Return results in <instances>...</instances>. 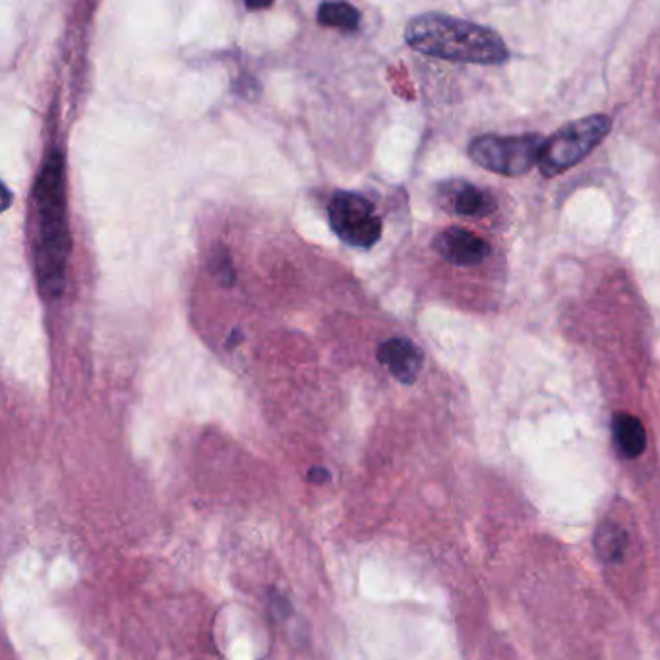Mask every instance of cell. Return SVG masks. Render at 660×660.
<instances>
[{
	"label": "cell",
	"mask_w": 660,
	"mask_h": 660,
	"mask_svg": "<svg viewBox=\"0 0 660 660\" xmlns=\"http://www.w3.org/2000/svg\"><path fill=\"white\" fill-rule=\"evenodd\" d=\"M37 210V237L34 259L37 281L46 296L63 293L66 279V262L71 254V232L66 219L64 198L63 155L54 150L34 190Z\"/></svg>",
	"instance_id": "1"
},
{
	"label": "cell",
	"mask_w": 660,
	"mask_h": 660,
	"mask_svg": "<svg viewBox=\"0 0 660 660\" xmlns=\"http://www.w3.org/2000/svg\"><path fill=\"white\" fill-rule=\"evenodd\" d=\"M308 479H310L314 484H323V482L330 479V474H328V471H326V469H321V467H316V469H313V471L308 473Z\"/></svg>",
	"instance_id": "12"
},
{
	"label": "cell",
	"mask_w": 660,
	"mask_h": 660,
	"mask_svg": "<svg viewBox=\"0 0 660 660\" xmlns=\"http://www.w3.org/2000/svg\"><path fill=\"white\" fill-rule=\"evenodd\" d=\"M612 130L607 115H591L563 125L545 140L538 157V169L545 177H558L585 160Z\"/></svg>",
	"instance_id": "3"
},
{
	"label": "cell",
	"mask_w": 660,
	"mask_h": 660,
	"mask_svg": "<svg viewBox=\"0 0 660 660\" xmlns=\"http://www.w3.org/2000/svg\"><path fill=\"white\" fill-rule=\"evenodd\" d=\"M405 39L410 49L452 63L492 66L509 59L504 39L491 27L437 12L410 20Z\"/></svg>",
	"instance_id": "2"
},
{
	"label": "cell",
	"mask_w": 660,
	"mask_h": 660,
	"mask_svg": "<svg viewBox=\"0 0 660 660\" xmlns=\"http://www.w3.org/2000/svg\"><path fill=\"white\" fill-rule=\"evenodd\" d=\"M378 360L397 378L402 384H415L419 378L424 357L412 341L393 338L378 347Z\"/></svg>",
	"instance_id": "7"
},
{
	"label": "cell",
	"mask_w": 660,
	"mask_h": 660,
	"mask_svg": "<svg viewBox=\"0 0 660 660\" xmlns=\"http://www.w3.org/2000/svg\"><path fill=\"white\" fill-rule=\"evenodd\" d=\"M318 22L321 26L355 31L360 24V12L347 2H326L318 10Z\"/></svg>",
	"instance_id": "10"
},
{
	"label": "cell",
	"mask_w": 660,
	"mask_h": 660,
	"mask_svg": "<svg viewBox=\"0 0 660 660\" xmlns=\"http://www.w3.org/2000/svg\"><path fill=\"white\" fill-rule=\"evenodd\" d=\"M434 251L459 268L479 266L491 254L488 242L464 227H449L434 239Z\"/></svg>",
	"instance_id": "6"
},
{
	"label": "cell",
	"mask_w": 660,
	"mask_h": 660,
	"mask_svg": "<svg viewBox=\"0 0 660 660\" xmlns=\"http://www.w3.org/2000/svg\"><path fill=\"white\" fill-rule=\"evenodd\" d=\"M625 545H627V535L620 526L608 523L598 529L597 536H595V548L602 560H607V562L622 560Z\"/></svg>",
	"instance_id": "11"
},
{
	"label": "cell",
	"mask_w": 660,
	"mask_h": 660,
	"mask_svg": "<svg viewBox=\"0 0 660 660\" xmlns=\"http://www.w3.org/2000/svg\"><path fill=\"white\" fill-rule=\"evenodd\" d=\"M612 432H614L615 446L622 452V456L635 459L645 452L647 432H645L642 420L634 415H627V412L615 415Z\"/></svg>",
	"instance_id": "9"
},
{
	"label": "cell",
	"mask_w": 660,
	"mask_h": 660,
	"mask_svg": "<svg viewBox=\"0 0 660 660\" xmlns=\"http://www.w3.org/2000/svg\"><path fill=\"white\" fill-rule=\"evenodd\" d=\"M446 202L454 214L465 217H486L496 210L494 198L488 192L464 180L446 188Z\"/></svg>",
	"instance_id": "8"
},
{
	"label": "cell",
	"mask_w": 660,
	"mask_h": 660,
	"mask_svg": "<svg viewBox=\"0 0 660 660\" xmlns=\"http://www.w3.org/2000/svg\"><path fill=\"white\" fill-rule=\"evenodd\" d=\"M331 229L355 249H372L382 237V219L375 205L357 192H335L328 205Z\"/></svg>",
	"instance_id": "5"
},
{
	"label": "cell",
	"mask_w": 660,
	"mask_h": 660,
	"mask_svg": "<svg viewBox=\"0 0 660 660\" xmlns=\"http://www.w3.org/2000/svg\"><path fill=\"white\" fill-rule=\"evenodd\" d=\"M543 145L545 138L538 135H486L479 136L469 143V155L482 169L498 173L504 177H519L535 167Z\"/></svg>",
	"instance_id": "4"
}]
</instances>
